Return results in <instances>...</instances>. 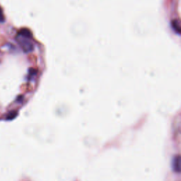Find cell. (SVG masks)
Listing matches in <instances>:
<instances>
[{"label": "cell", "instance_id": "6da1fadb", "mask_svg": "<svg viewBox=\"0 0 181 181\" xmlns=\"http://www.w3.org/2000/svg\"><path fill=\"white\" fill-rule=\"evenodd\" d=\"M17 41L19 42V43L21 46V48H23V50H24L25 52H30V51L33 50V45L30 40V38H25V37L18 35Z\"/></svg>", "mask_w": 181, "mask_h": 181}, {"label": "cell", "instance_id": "7a4b0ae2", "mask_svg": "<svg viewBox=\"0 0 181 181\" xmlns=\"http://www.w3.org/2000/svg\"><path fill=\"white\" fill-rule=\"evenodd\" d=\"M172 166L175 172L178 174L180 172V157L179 155H177L173 159Z\"/></svg>", "mask_w": 181, "mask_h": 181}, {"label": "cell", "instance_id": "3957f363", "mask_svg": "<svg viewBox=\"0 0 181 181\" xmlns=\"http://www.w3.org/2000/svg\"><path fill=\"white\" fill-rule=\"evenodd\" d=\"M18 35L28 38H31V37H32V33H31V31L28 28L21 29V30L19 31V33H18Z\"/></svg>", "mask_w": 181, "mask_h": 181}, {"label": "cell", "instance_id": "277c9868", "mask_svg": "<svg viewBox=\"0 0 181 181\" xmlns=\"http://www.w3.org/2000/svg\"><path fill=\"white\" fill-rule=\"evenodd\" d=\"M171 25H172L173 28L176 31V32H177L178 34L180 33V21L178 20V19H174L171 22Z\"/></svg>", "mask_w": 181, "mask_h": 181}, {"label": "cell", "instance_id": "5b68a950", "mask_svg": "<svg viewBox=\"0 0 181 181\" xmlns=\"http://www.w3.org/2000/svg\"><path fill=\"white\" fill-rule=\"evenodd\" d=\"M17 115V112L16 111H11L8 114V115L6 117L7 120H13L14 117H16V116Z\"/></svg>", "mask_w": 181, "mask_h": 181}, {"label": "cell", "instance_id": "8992f818", "mask_svg": "<svg viewBox=\"0 0 181 181\" xmlns=\"http://www.w3.org/2000/svg\"><path fill=\"white\" fill-rule=\"evenodd\" d=\"M4 13H3V11L1 9V8H0V22L3 23L4 22Z\"/></svg>", "mask_w": 181, "mask_h": 181}]
</instances>
